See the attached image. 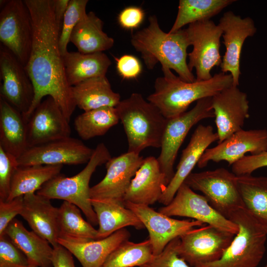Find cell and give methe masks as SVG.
Returning <instances> with one entry per match:
<instances>
[{"instance_id":"6da1fadb","label":"cell","mask_w":267,"mask_h":267,"mask_svg":"<svg viewBox=\"0 0 267 267\" xmlns=\"http://www.w3.org/2000/svg\"><path fill=\"white\" fill-rule=\"evenodd\" d=\"M32 19L33 43L26 70L34 86L35 97L24 119L27 121L44 96L52 97L67 119L76 107L72 87L64 71L60 50V30L56 22L53 0H25Z\"/></svg>"},{"instance_id":"7a4b0ae2","label":"cell","mask_w":267,"mask_h":267,"mask_svg":"<svg viewBox=\"0 0 267 267\" xmlns=\"http://www.w3.org/2000/svg\"><path fill=\"white\" fill-rule=\"evenodd\" d=\"M148 21V25L133 34L131 40L147 68L152 70L160 63L162 68L174 70L182 80L195 81L187 62V49L190 44L186 29L166 33L160 28L155 15L150 16Z\"/></svg>"},{"instance_id":"3957f363","label":"cell","mask_w":267,"mask_h":267,"mask_svg":"<svg viewBox=\"0 0 267 267\" xmlns=\"http://www.w3.org/2000/svg\"><path fill=\"white\" fill-rule=\"evenodd\" d=\"M162 77L156 78L154 91L147 100L155 105L167 119L186 111L189 105L200 99L212 97L233 85L230 74H215L209 80L187 82L176 76L171 70L162 68Z\"/></svg>"},{"instance_id":"277c9868","label":"cell","mask_w":267,"mask_h":267,"mask_svg":"<svg viewBox=\"0 0 267 267\" xmlns=\"http://www.w3.org/2000/svg\"><path fill=\"white\" fill-rule=\"evenodd\" d=\"M126 133L128 152L139 154L143 149L160 148L167 119L139 93H133L116 107Z\"/></svg>"},{"instance_id":"5b68a950","label":"cell","mask_w":267,"mask_h":267,"mask_svg":"<svg viewBox=\"0 0 267 267\" xmlns=\"http://www.w3.org/2000/svg\"><path fill=\"white\" fill-rule=\"evenodd\" d=\"M111 158L106 145L100 143L80 172L71 177L60 174L45 183L36 193L50 200L61 199L76 205L90 223L96 225L98 221L90 201L89 181L96 168L106 164Z\"/></svg>"},{"instance_id":"8992f818","label":"cell","mask_w":267,"mask_h":267,"mask_svg":"<svg viewBox=\"0 0 267 267\" xmlns=\"http://www.w3.org/2000/svg\"><path fill=\"white\" fill-rule=\"evenodd\" d=\"M229 219L236 224L237 233L217 261L195 267H257L266 252L267 234L244 208L232 212Z\"/></svg>"},{"instance_id":"52a82bcc","label":"cell","mask_w":267,"mask_h":267,"mask_svg":"<svg viewBox=\"0 0 267 267\" xmlns=\"http://www.w3.org/2000/svg\"><path fill=\"white\" fill-rule=\"evenodd\" d=\"M184 183L201 192L210 205L228 219L232 212L244 208L237 176L224 168L191 173Z\"/></svg>"},{"instance_id":"ba28073f","label":"cell","mask_w":267,"mask_h":267,"mask_svg":"<svg viewBox=\"0 0 267 267\" xmlns=\"http://www.w3.org/2000/svg\"><path fill=\"white\" fill-rule=\"evenodd\" d=\"M214 117L212 97H207L197 101L191 110L167 119L157 159L168 184L175 174L174 166L178 150L189 131L200 121Z\"/></svg>"},{"instance_id":"9c48e42d","label":"cell","mask_w":267,"mask_h":267,"mask_svg":"<svg viewBox=\"0 0 267 267\" xmlns=\"http://www.w3.org/2000/svg\"><path fill=\"white\" fill-rule=\"evenodd\" d=\"M185 29L193 46L188 54L189 69L191 72L195 69L196 81L209 80L213 77L212 69L222 63L220 49L222 31L211 19L191 23Z\"/></svg>"},{"instance_id":"30bf717a","label":"cell","mask_w":267,"mask_h":267,"mask_svg":"<svg viewBox=\"0 0 267 267\" xmlns=\"http://www.w3.org/2000/svg\"><path fill=\"white\" fill-rule=\"evenodd\" d=\"M33 37L32 19L24 0L6 1L0 12V41L25 67Z\"/></svg>"},{"instance_id":"8fae6325","label":"cell","mask_w":267,"mask_h":267,"mask_svg":"<svg viewBox=\"0 0 267 267\" xmlns=\"http://www.w3.org/2000/svg\"><path fill=\"white\" fill-rule=\"evenodd\" d=\"M235 234L205 224L194 228L179 238L178 255L192 267L219 260Z\"/></svg>"},{"instance_id":"7c38bea8","label":"cell","mask_w":267,"mask_h":267,"mask_svg":"<svg viewBox=\"0 0 267 267\" xmlns=\"http://www.w3.org/2000/svg\"><path fill=\"white\" fill-rule=\"evenodd\" d=\"M158 212L171 217L192 218L234 234L238 230L236 224L214 209L204 195L195 192L184 183L171 202L159 208Z\"/></svg>"},{"instance_id":"4fadbf2b","label":"cell","mask_w":267,"mask_h":267,"mask_svg":"<svg viewBox=\"0 0 267 267\" xmlns=\"http://www.w3.org/2000/svg\"><path fill=\"white\" fill-rule=\"evenodd\" d=\"M143 159L129 152L111 157L105 164L104 178L90 187V199L124 204L125 193Z\"/></svg>"},{"instance_id":"5bb4252c","label":"cell","mask_w":267,"mask_h":267,"mask_svg":"<svg viewBox=\"0 0 267 267\" xmlns=\"http://www.w3.org/2000/svg\"><path fill=\"white\" fill-rule=\"evenodd\" d=\"M0 97L18 110L24 117L35 97L32 82L25 67L8 49L0 45Z\"/></svg>"},{"instance_id":"9a60e30c","label":"cell","mask_w":267,"mask_h":267,"mask_svg":"<svg viewBox=\"0 0 267 267\" xmlns=\"http://www.w3.org/2000/svg\"><path fill=\"white\" fill-rule=\"evenodd\" d=\"M94 150L70 136L28 148L17 160L19 166L76 165L88 163Z\"/></svg>"},{"instance_id":"2e32d148","label":"cell","mask_w":267,"mask_h":267,"mask_svg":"<svg viewBox=\"0 0 267 267\" xmlns=\"http://www.w3.org/2000/svg\"><path fill=\"white\" fill-rule=\"evenodd\" d=\"M124 206L132 211L147 229L154 256L161 253L173 240L189 230L205 225L196 220H180L155 211L149 206L128 202Z\"/></svg>"},{"instance_id":"e0dca14e","label":"cell","mask_w":267,"mask_h":267,"mask_svg":"<svg viewBox=\"0 0 267 267\" xmlns=\"http://www.w3.org/2000/svg\"><path fill=\"white\" fill-rule=\"evenodd\" d=\"M222 31L223 44L225 52L220 65L221 72L229 73L233 86L238 87L240 75V58L243 44L257 32L254 20L250 17L242 18L231 11L224 13L220 19Z\"/></svg>"},{"instance_id":"ac0fdd59","label":"cell","mask_w":267,"mask_h":267,"mask_svg":"<svg viewBox=\"0 0 267 267\" xmlns=\"http://www.w3.org/2000/svg\"><path fill=\"white\" fill-rule=\"evenodd\" d=\"M28 148L70 136L71 128L51 96L39 104L27 121Z\"/></svg>"},{"instance_id":"d6986e66","label":"cell","mask_w":267,"mask_h":267,"mask_svg":"<svg viewBox=\"0 0 267 267\" xmlns=\"http://www.w3.org/2000/svg\"><path fill=\"white\" fill-rule=\"evenodd\" d=\"M267 151V130L260 129L239 130L218 145L207 148L200 159L197 166L206 167L210 161H225L229 166L244 157L245 154L257 155Z\"/></svg>"},{"instance_id":"ffe728a7","label":"cell","mask_w":267,"mask_h":267,"mask_svg":"<svg viewBox=\"0 0 267 267\" xmlns=\"http://www.w3.org/2000/svg\"><path fill=\"white\" fill-rule=\"evenodd\" d=\"M212 107L219 136L218 143L242 130L250 116L247 94L233 85L212 97Z\"/></svg>"},{"instance_id":"44dd1931","label":"cell","mask_w":267,"mask_h":267,"mask_svg":"<svg viewBox=\"0 0 267 267\" xmlns=\"http://www.w3.org/2000/svg\"><path fill=\"white\" fill-rule=\"evenodd\" d=\"M219 136L210 125H199L194 130L187 146L182 150L174 175L167 186L159 202L169 204L178 190L197 165L200 159L210 144L218 141Z\"/></svg>"},{"instance_id":"7402d4cb","label":"cell","mask_w":267,"mask_h":267,"mask_svg":"<svg viewBox=\"0 0 267 267\" xmlns=\"http://www.w3.org/2000/svg\"><path fill=\"white\" fill-rule=\"evenodd\" d=\"M167 185L157 158L147 157L132 179L124 202L149 206L159 202Z\"/></svg>"},{"instance_id":"603a6c76","label":"cell","mask_w":267,"mask_h":267,"mask_svg":"<svg viewBox=\"0 0 267 267\" xmlns=\"http://www.w3.org/2000/svg\"><path fill=\"white\" fill-rule=\"evenodd\" d=\"M50 200L35 193L23 196L20 216L28 222L32 231L48 241L54 247L58 243L59 209Z\"/></svg>"},{"instance_id":"cb8c5ba5","label":"cell","mask_w":267,"mask_h":267,"mask_svg":"<svg viewBox=\"0 0 267 267\" xmlns=\"http://www.w3.org/2000/svg\"><path fill=\"white\" fill-rule=\"evenodd\" d=\"M130 237V232L124 228L101 239L75 243L59 239L58 243L69 250L83 267H102L111 253Z\"/></svg>"},{"instance_id":"d4e9b609","label":"cell","mask_w":267,"mask_h":267,"mask_svg":"<svg viewBox=\"0 0 267 267\" xmlns=\"http://www.w3.org/2000/svg\"><path fill=\"white\" fill-rule=\"evenodd\" d=\"M3 234L6 235L26 256L30 266L52 267L53 247L33 231L28 230L19 220H12Z\"/></svg>"},{"instance_id":"484cf974","label":"cell","mask_w":267,"mask_h":267,"mask_svg":"<svg viewBox=\"0 0 267 267\" xmlns=\"http://www.w3.org/2000/svg\"><path fill=\"white\" fill-rule=\"evenodd\" d=\"M0 147L17 159L28 148L27 121L21 112L1 97Z\"/></svg>"},{"instance_id":"4316f807","label":"cell","mask_w":267,"mask_h":267,"mask_svg":"<svg viewBox=\"0 0 267 267\" xmlns=\"http://www.w3.org/2000/svg\"><path fill=\"white\" fill-rule=\"evenodd\" d=\"M65 76L71 87L85 80L105 76L111 61L103 52H68L63 56Z\"/></svg>"},{"instance_id":"83f0119b","label":"cell","mask_w":267,"mask_h":267,"mask_svg":"<svg viewBox=\"0 0 267 267\" xmlns=\"http://www.w3.org/2000/svg\"><path fill=\"white\" fill-rule=\"evenodd\" d=\"M76 106L84 111L104 107H116L121 96L114 92L105 76L85 80L72 87Z\"/></svg>"},{"instance_id":"f1b7e54d","label":"cell","mask_w":267,"mask_h":267,"mask_svg":"<svg viewBox=\"0 0 267 267\" xmlns=\"http://www.w3.org/2000/svg\"><path fill=\"white\" fill-rule=\"evenodd\" d=\"M103 22L90 11L74 28L70 42L79 52L87 54L103 52L114 45V39L103 31Z\"/></svg>"},{"instance_id":"f546056e","label":"cell","mask_w":267,"mask_h":267,"mask_svg":"<svg viewBox=\"0 0 267 267\" xmlns=\"http://www.w3.org/2000/svg\"><path fill=\"white\" fill-rule=\"evenodd\" d=\"M90 201L99 224L98 239L106 238L128 226L137 229L145 228L136 215L124 204L91 199Z\"/></svg>"},{"instance_id":"4dcf8cb0","label":"cell","mask_w":267,"mask_h":267,"mask_svg":"<svg viewBox=\"0 0 267 267\" xmlns=\"http://www.w3.org/2000/svg\"><path fill=\"white\" fill-rule=\"evenodd\" d=\"M58 209V239L75 243L98 239L97 230L83 218L78 207L64 201Z\"/></svg>"},{"instance_id":"1f68e13d","label":"cell","mask_w":267,"mask_h":267,"mask_svg":"<svg viewBox=\"0 0 267 267\" xmlns=\"http://www.w3.org/2000/svg\"><path fill=\"white\" fill-rule=\"evenodd\" d=\"M244 208L260 223L267 227V177L237 176Z\"/></svg>"},{"instance_id":"d6a6232c","label":"cell","mask_w":267,"mask_h":267,"mask_svg":"<svg viewBox=\"0 0 267 267\" xmlns=\"http://www.w3.org/2000/svg\"><path fill=\"white\" fill-rule=\"evenodd\" d=\"M62 165L19 166L11 180L7 201L35 193L46 182L60 174Z\"/></svg>"},{"instance_id":"836d02e7","label":"cell","mask_w":267,"mask_h":267,"mask_svg":"<svg viewBox=\"0 0 267 267\" xmlns=\"http://www.w3.org/2000/svg\"><path fill=\"white\" fill-rule=\"evenodd\" d=\"M234 0H180L175 21L170 33L176 32L187 24L209 20Z\"/></svg>"},{"instance_id":"e575fe53","label":"cell","mask_w":267,"mask_h":267,"mask_svg":"<svg viewBox=\"0 0 267 267\" xmlns=\"http://www.w3.org/2000/svg\"><path fill=\"white\" fill-rule=\"evenodd\" d=\"M120 121L116 107H104L78 115L74 126L78 135L84 140H88L105 134Z\"/></svg>"},{"instance_id":"d590c367","label":"cell","mask_w":267,"mask_h":267,"mask_svg":"<svg viewBox=\"0 0 267 267\" xmlns=\"http://www.w3.org/2000/svg\"><path fill=\"white\" fill-rule=\"evenodd\" d=\"M153 257L149 239L139 243L127 240L111 253L102 267H140Z\"/></svg>"},{"instance_id":"8d00e7d4","label":"cell","mask_w":267,"mask_h":267,"mask_svg":"<svg viewBox=\"0 0 267 267\" xmlns=\"http://www.w3.org/2000/svg\"><path fill=\"white\" fill-rule=\"evenodd\" d=\"M88 0H70L63 20L59 39V46L62 56L68 51L71 33L76 25L87 15Z\"/></svg>"},{"instance_id":"74e56055","label":"cell","mask_w":267,"mask_h":267,"mask_svg":"<svg viewBox=\"0 0 267 267\" xmlns=\"http://www.w3.org/2000/svg\"><path fill=\"white\" fill-rule=\"evenodd\" d=\"M28 259L5 234L0 236V267H29Z\"/></svg>"},{"instance_id":"f35d334b","label":"cell","mask_w":267,"mask_h":267,"mask_svg":"<svg viewBox=\"0 0 267 267\" xmlns=\"http://www.w3.org/2000/svg\"><path fill=\"white\" fill-rule=\"evenodd\" d=\"M19 166L17 158L0 147V200L7 201L13 176Z\"/></svg>"},{"instance_id":"ab89813d","label":"cell","mask_w":267,"mask_h":267,"mask_svg":"<svg viewBox=\"0 0 267 267\" xmlns=\"http://www.w3.org/2000/svg\"><path fill=\"white\" fill-rule=\"evenodd\" d=\"M179 237L171 241L159 254L154 256L147 263L140 267H190L178 254L177 247Z\"/></svg>"},{"instance_id":"60d3db41","label":"cell","mask_w":267,"mask_h":267,"mask_svg":"<svg viewBox=\"0 0 267 267\" xmlns=\"http://www.w3.org/2000/svg\"><path fill=\"white\" fill-rule=\"evenodd\" d=\"M231 166L232 172L237 176L251 175L255 170L267 167V151L257 155H245Z\"/></svg>"},{"instance_id":"b9f144b4","label":"cell","mask_w":267,"mask_h":267,"mask_svg":"<svg viewBox=\"0 0 267 267\" xmlns=\"http://www.w3.org/2000/svg\"><path fill=\"white\" fill-rule=\"evenodd\" d=\"M23 196L9 201L0 200V236L3 234L6 228L15 217L20 215L23 205Z\"/></svg>"},{"instance_id":"7bdbcfd3","label":"cell","mask_w":267,"mask_h":267,"mask_svg":"<svg viewBox=\"0 0 267 267\" xmlns=\"http://www.w3.org/2000/svg\"><path fill=\"white\" fill-rule=\"evenodd\" d=\"M115 59L117 70L123 79H134L141 73V64L135 56L125 54L119 58H115Z\"/></svg>"},{"instance_id":"ee69618b","label":"cell","mask_w":267,"mask_h":267,"mask_svg":"<svg viewBox=\"0 0 267 267\" xmlns=\"http://www.w3.org/2000/svg\"><path fill=\"white\" fill-rule=\"evenodd\" d=\"M144 14L143 10L139 7L128 6L120 12L118 21L122 28L132 30L138 27L142 23Z\"/></svg>"},{"instance_id":"f6af8a7d","label":"cell","mask_w":267,"mask_h":267,"mask_svg":"<svg viewBox=\"0 0 267 267\" xmlns=\"http://www.w3.org/2000/svg\"><path fill=\"white\" fill-rule=\"evenodd\" d=\"M52 267H75L72 253L58 244L53 247Z\"/></svg>"},{"instance_id":"bcb514c9","label":"cell","mask_w":267,"mask_h":267,"mask_svg":"<svg viewBox=\"0 0 267 267\" xmlns=\"http://www.w3.org/2000/svg\"><path fill=\"white\" fill-rule=\"evenodd\" d=\"M70 0H53V10L56 22L60 30Z\"/></svg>"},{"instance_id":"7dc6e473","label":"cell","mask_w":267,"mask_h":267,"mask_svg":"<svg viewBox=\"0 0 267 267\" xmlns=\"http://www.w3.org/2000/svg\"><path fill=\"white\" fill-rule=\"evenodd\" d=\"M263 228L264 229V230H265V231L266 232V233L267 234V227L263 226Z\"/></svg>"},{"instance_id":"c3c4849f","label":"cell","mask_w":267,"mask_h":267,"mask_svg":"<svg viewBox=\"0 0 267 267\" xmlns=\"http://www.w3.org/2000/svg\"><path fill=\"white\" fill-rule=\"evenodd\" d=\"M29 267H37L34 266H30Z\"/></svg>"},{"instance_id":"681fc988","label":"cell","mask_w":267,"mask_h":267,"mask_svg":"<svg viewBox=\"0 0 267 267\" xmlns=\"http://www.w3.org/2000/svg\"><path fill=\"white\" fill-rule=\"evenodd\" d=\"M264 267H267V264L266 265V266Z\"/></svg>"}]
</instances>
